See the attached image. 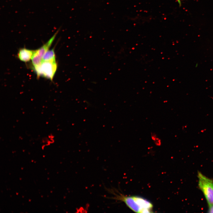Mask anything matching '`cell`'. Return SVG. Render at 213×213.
Returning <instances> with one entry per match:
<instances>
[{"label":"cell","mask_w":213,"mask_h":213,"mask_svg":"<svg viewBox=\"0 0 213 213\" xmlns=\"http://www.w3.org/2000/svg\"><path fill=\"white\" fill-rule=\"evenodd\" d=\"M60 29L59 28L58 29L46 43L40 48L36 50L37 53L40 57H42L45 53L49 50Z\"/></svg>","instance_id":"277c9868"},{"label":"cell","mask_w":213,"mask_h":213,"mask_svg":"<svg viewBox=\"0 0 213 213\" xmlns=\"http://www.w3.org/2000/svg\"><path fill=\"white\" fill-rule=\"evenodd\" d=\"M35 51L26 48L21 49L19 51L18 54V57L22 62H28L31 59Z\"/></svg>","instance_id":"3957f363"},{"label":"cell","mask_w":213,"mask_h":213,"mask_svg":"<svg viewBox=\"0 0 213 213\" xmlns=\"http://www.w3.org/2000/svg\"><path fill=\"white\" fill-rule=\"evenodd\" d=\"M208 212L213 213V204L209 206Z\"/></svg>","instance_id":"52a82bcc"},{"label":"cell","mask_w":213,"mask_h":213,"mask_svg":"<svg viewBox=\"0 0 213 213\" xmlns=\"http://www.w3.org/2000/svg\"><path fill=\"white\" fill-rule=\"evenodd\" d=\"M57 64L56 61H42L39 67L38 75L52 80L56 72Z\"/></svg>","instance_id":"7a4b0ae2"},{"label":"cell","mask_w":213,"mask_h":213,"mask_svg":"<svg viewBox=\"0 0 213 213\" xmlns=\"http://www.w3.org/2000/svg\"><path fill=\"white\" fill-rule=\"evenodd\" d=\"M198 185L206 200L208 206L213 204V180L198 172Z\"/></svg>","instance_id":"6da1fadb"},{"label":"cell","mask_w":213,"mask_h":213,"mask_svg":"<svg viewBox=\"0 0 213 213\" xmlns=\"http://www.w3.org/2000/svg\"><path fill=\"white\" fill-rule=\"evenodd\" d=\"M31 60L32 64L34 67L40 65L42 61V57L38 54L36 50L35 51Z\"/></svg>","instance_id":"8992f818"},{"label":"cell","mask_w":213,"mask_h":213,"mask_svg":"<svg viewBox=\"0 0 213 213\" xmlns=\"http://www.w3.org/2000/svg\"><path fill=\"white\" fill-rule=\"evenodd\" d=\"M42 61H56L54 49L48 50L42 57Z\"/></svg>","instance_id":"5b68a950"}]
</instances>
